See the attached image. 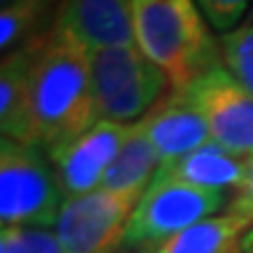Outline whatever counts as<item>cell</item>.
I'll list each match as a JSON object with an SVG mask.
<instances>
[{
	"instance_id": "4",
	"label": "cell",
	"mask_w": 253,
	"mask_h": 253,
	"mask_svg": "<svg viewBox=\"0 0 253 253\" xmlns=\"http://www.w3.org/2000/svg\"><path fill=\"white\" fill-rule=\"evenodd\" d=\"M89 59L99 121L129 125L146 116L163 99L165 91H171L167 74L154 66L137 44L93 49Z\"/></svg>"
},
{
	"instance_id": "2",
	"label": "cell",
	"mask_w": 253,
	"mask_h": 253,
	"mask_svg": "<svg viewBox=\"0 0 253 253\" xmlns=\"http://www.w3.org/2000/svg\"><path fill=\"white\" fill-rule=\"evenodd\" d=\"M133 28L135 44L167 74L171 91L221 66L219 42L194 0H133Z\"/></svg>"
},
{
	"instance_id": "18",
	"label": "cell",
	"mask_w": 253,
	"mask_h": 253,
	"mask_svg": "<svg viewBox=\"0 0 253 253\" xmlns=\"http://www.w3.org/2000/svg\"><path fill=\"white\" fill-rule=\"evenodd\" d=\"M203 17L215 30L230 32L243 19L249 6V0H196Z\"/></svg>"
},
{
	"instance_id": "3",
	"label": "cell",
	"mask_w": 253,
	"mask_h": 253,
	"mask_svg": "<svg viewBox=\"0 0 253 253\" xmlns=\"http://www.w3.org/2000/svg\"><path fill=\"white\" fill-rule=\"evenodd\" d=\"M66 203L51 158L44 150L2 137L0 144V221L6 226L49 228Z\"/></svg>"
},
{
	"instance_id": "16",
	"label": "cell",
	"mask_w": 253,
	"mask_h": 253,
	"mask_svg": "<svg viewBox=\"0 0 253 253\" xmlns=\"http://www.w3.org/2000/svg\"><path fill=\"white\" fill-rule=\"evenodd\" d=\"M219 53L228 72L253 93V23H245L221 36Z\"/></svg>"
},
{
	"instance_id": "8",
	"label": "cell",
	"mask_w": 253,
	"mask_h": 253,
	"mask_svg": "<svg viewBox=\"0 0 253 253\" xmlns=\"http://www.w3.org/2000/svg\"><path fill=\"white\" fill-rule=\"evenodd\" d=\"M133 125L99 121L68 146L51 152L49 158L57 171L63 192L68 196H81L97 190Z\"/></svg>"
},
{
	"instance_id": "19",
	"label": "cell",
	"mask_w": 253,
	"mask_h": 253,
	"mask_svg": "<svg viewBox=\"0 0 253 253\" xmlns=\"http://www.w3.org/2000/svg\"><path fill=\"white\" fill-rule=\"evenodd\" d=\"M228 211L236 213L253 224V154L247 156V165H245V177L241 186L234 190L232 201L228 203Z\"/></svg>"
},
{
	"instance_id": "13",
	"label": "cell",
	"mask_w": 253,
	"mask_h": 253,
	"mask_svg": "<svg viewBox=\"0 0 253 253\" xmlns=\"http://www.w3.org/2000/svg\"><path fill=\"white\" fill-rule=\"evenodd\" d=\"M158 169H161V158L137 121L129 137L125 139L121 152L116 154L114 163L104 173L99 188L139 203L150 184L154 181Z\"/></svg>"
},
{
	"instance_id": "1",
	"label": "cell",
	"mask_w": 253,
	"mask_h": 253,
	"mask_svg": "<svg viewBox=\"0 0 253 253\" xmlns=\"http://www.w3.org/2000/svg\"><path fill=\"white\" fill-rule=\"evenodd\" d=\"M30 114L34 146L46 154L99 123L89 49L55 23L38 38L30 72Z\"/></svg>"
},
{
	"instance_id": "20",
	"label": "cell",
	"mask_w": 253,
	"mask_h": 253,
	"mask_svg": "<svg viewBox=\"0 0 253 253\" xmlns=\"http://www.w3.org/2000/svg\"><path fill=\"white\" fill-rule=\"evenodd\" d=\"M241 253H253V226L247 230V234L241 241Z\"/></svg>"
},
{
	"instance_id": "12",
	"label": "cell",
	"mask_w": 253,
	"mask_h": 253,
	"mask_svg": "<svg viewBox=\"0 0 253 253\" xmlns=\"http://www.w3.org/2000/svg\"><path fill=\"white\" fill-rule=\"evenodd\" d=\"M245 165H247V158H239L219 148L215 141H209L186 156L163 163L156 177L177 179L190 186L226 192L228 188L236 190L241 186L245 177Z\"/></svg>"
},
{
	"instance_id": "22",
	"label": "cell",
	"mask_w": 253,
	"mask_h": 253,
	"mask_svg": "<svg viewBox=\"0 0 253 253\" xmlns=\"http://www.w3.org/2000/svg\"><path fill=\"white\" fill-rule=\"evenodd\" d=\"M251 19H253V9H251Z\"/></svg>"
},
{
	"instance_id": "6",
	"label": "cell",
	"mask_w": 253,
	"mask_h": 253,
	"mask_svg": "<svg viewBox=\"0 0 253 253\" xmlns=\"http://www.w3.org/2000/svg\"><path fill=\"white\" fill-rule=\"evenodd\" d=\"M211 131V141L239 158L253 154V93L224 66H215L184 91Z\"/></svg>"
},
{
	"instance_id": "15",
	"label": "cell",
	"mask_w": 253,
	"mask_h": 253,
	"mask_svg": "<svg viewBox=\"0 0 253 253\" xmlns=\"http://www.w3.org/2000/svg\"><path fill=\"white\" fill-rule=\"evenodd\" d=\"M63 0H15L0 13V49L15 51L34 38L46 34L49 21L57 19Z\"/></svg>"
},
{
	"instance_id": "11",
	"label": "cell",
	"mask_w": 253,
	"mask_h": 253,
	"mask_svg": "<svg viewBox=\"0 0 253 253\" xmlns=\"http://www.w3.org/2000/svg\"><path fill=\"white\" fill-rule=\"evenodd\" d=\"M38 38L4 55L2 66H0V129H2V137L32 146H34V135H32L30 114V72Z\"/></svg>"
},
{
	"instance_id": "21",
	"label": "cell",
	"mask_w": 253,
	"mask_h": 253,
	"mask_svg": "<svg viewBox=\"0 0 253 253\" xmlns=\"http://www.w3.org/2000/svg\"><path fill=\"white\" fill-rule=\"evenodd\" d=\"M2 2V6H6V4H11V2H15V0H0Z\"/></svg>"
},
{
	"instance_id": "10",
	"label": "cell",
	"mask_w": 253,
	"mask_h": 253,
	"mask_svg": "<svg viewBox=\"0 0 253 253\" xmlns=\"http://www.w3.org/2000/svg\"><path fill=\"white\" fill-rule=\"evenodd\" d=\"M139 125L154 146L161 165L186 156L211 141L207 121L181 91H169Z\"/></svg>"
},
{
	"instance_id": "9",
	"label": "cell",
	"mask_w": 253,
	"mask_h": 253,
	"mask_svg": "<svg viewBox=\"0 0 253 253\" xmlns=\"http://www.w3.org/2000/svg\"><path fill=\"white\" fill-rule=\"evenodd\" d=\"M55 26L89 51L135 44L133 0H63Z\"/></svg>"
},
{
	"instance_id": "5",
	"label": "cell",
	"mask_w": 253,
	"mask_h": 253,
	"mask_svg": "<svg viewBox=\"0 0 253 253\" xmlns=\"http://www.w3.org/2000/svg\"><path fill=\"white\" fill-rule=\"evenodd\" d=\"M226 192L154 177L131 213L118 253H150L196 221L224 209Z\"/></svg>"
},
{
	"instance_id": "14",
	"label": "cell",
	"mask_w": 253,
	"mask_h": 253,
	"mask_svg": "<svg viewBox=\"0 0 253 253\" xmlns=\"http://www.w3.org/2000/svg\"><path fill=\"white\" fill-rule=\"evenodd\" d=\"M253 224L236 213L196 221L150 253H241V241Z\"/></svg>"
},
{
	"instance_id": "17",
	"label": "cell",
	"mask_w": 253,
	"mask_h": 253,
	"mask_svg": "<svg viewBox=\"0 0 253 253\" xmlns=\"http://www.w3.org/2000/svg\"><path fill=\"white\" fill-rule=\"evenodd\" d=\"M0 253H63V247L49 228L6 226L0 232Z\"/></svg>"
},
{
	"instance_id": "7",
	"label": "cell",
	"mask_w": 253,
	"mask_h": 253,
	"mask_svg": "<svg viewBox=\"0 0 253 253\" xmlns=\"http://www.w3.org/2000/svg\"><path fill=\"white\" fill-rule=\"evenodd\" d=\"M135 205L101 188L68 196L55 224L63 253H118Z\"/></svg>"
}]
</instances>
